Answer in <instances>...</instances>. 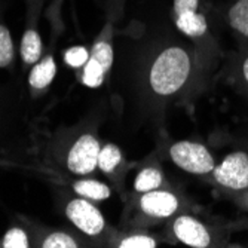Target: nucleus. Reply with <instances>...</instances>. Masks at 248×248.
<instances>
[{
    "label": "nucleus",
    "instance_id": "1",
    "mask_svg": "<svg viewBox=\"0 0 248 248\" xmlns=\"http://www.w3.org/2000/svg\"><path fill=\"white\" fill-rule=\"evenodd\" d=\"M193 72V51L182 43H170L156 54L150 64L149 88L157 97H174L189 85Z\"/></svg>",
    "mask_w": 248,
    "mask_h": 248
},
{
    "label": "nucleus",
    "instance_id": "2",
    "mask_svg": "<svg viewBox=\"0 0 248 248\" xmlns=\"http://www.w3.org/2000/svg\"><path fill=\"white\" fill-rule=\"evenodd\" d=\"M171 161L183 171L195 175L213 174L216 159L211 152L201 143L195 141H177L170 147Z\"/></svg>",
    "mask_w": 248,
    "mask_h": 248
},
{
    "label": "nucleus",
    "instance_id": "3",
    "mask_svg": "<svg viewBox=\"0 0 248 248\" xmlns=\"http://www.w3.org/2000/svg\"><path fill=\"white\" fill-rule=\"evenodd\" d=\"M214 182L226 190L244 192L248 189V153L236 150L226 155L216 164L213 171Z\"/></svg>",
    "mask_w": 248,
    "mask_h": 248
},
{
    "label": "nucleus",
    "instance_id": "4",
    "mask_svg": "<svg viewBox=\"0 0 248 248\" xmlns=\"http://www.w3.org/2000/svg\"><path fill=\"white\" fill-rule=\"evenodd\" d=\"M100 150V143L94 135H80L67 153V168L78 175L91 174L98 167Z\"/></svg>",
    "mask_w": 248,
    "mask_h": 248
},
{
    "label": "nucleus",
    "instance_id": "5",
    "mask_svg": "<svg viewBox=\"0 0 248 248\" xmlns=\"http://www.w3.org/2000/svg\"><path fill=\"white\" fill-rule=\"evenodd\" d=\"M174 24L180 33L193 40L202 49H213L211 33L207 16L196 9H183L174 12Z\"/></svg>",
    "mask_w": 248,
    "mask_h": 248
},
{
    "label": "nucleus",
    "instance_id": "6",
    "mask_svg": "<svg viewBox=\"0 0 248 248\" xmlns=\"http://www.w3.org/2000/svg\"><path fill=\"white\" fill-rule=\"evenodd\" d=\"M65 216L69 217V220L80 232L89 236H95L101 233L106 224L100 210L85 198H78L70 201L65 208Z\"/></svg>",
    "mask_w": 248,
    "mask_h": 248
},
{
    "label": "nucleus",
    "instance_id": "7",
    "mask_svg": "<svg viewBox=\"0 0 248 248\" xmlns=\"http://www.w3.org/2000/svg\"><path fill=\"white\" fill-rule=\"evenodd\" d=\"M172 233L182 244L193 248H207L214 242L211 231L201 220L183 214L178 216L172 223Z\"/></svg>",
    "mask_w": 248,
    "mask_h": 248
},
{
    "label": "nucleus",
    "instance_id": "8",
    "mask_svg": "<svg viewBox=\"0 0 248 248\" xmlns=\"http://www.w3.org/2000/svg\"><path fill=\"white\" fill-rule=\"evenodd\" d=\"M140 208L144 214L155 218H168L180 208V199L168 190H150L143 193L140 199Z\"/></svg>",
    "mask_w": 248,
    "mask_h": 248
},
{
    "label": "nucleus",
    "instance_id": "9",
    "mask_svg": "<svg viewBox=\"0 0 248 248\" xmlns=\"http://www.w3.org/2000/svg\"><path fill=\"white\" fill-rule=\"evenodd\" d=\"M226 19L232 31L248 42V0H235L228 9Z\"/></svg>",
    "mask_w": 248,
    "mask_h": 248
},
{
    "label": "nucleus",
    "instance_id": "10",
    "mask_svg": "<svg viewBox=\"0 0 248 248\" xmlns=\"http://www.w3.org/2000/svg\"><path fill=\"white\" fill-rule=\"evenodd\" d=\"M57 75V64L54 57H46L40 62L34 64L29 75V83L34 89H45L51 85Z\"/></svg>",
    "mask_w": 248,
    "mask_h": 248
},
{
    "label": "nucleus",
    "instance_id": "11",
    "mask_svg": "<svg viewBox=\"0 0 248 248\" xmlns=\"http://www.w3.org/2000/svg\"><path fill=\"white\" fill-rule=\"evenodd\" d=\"M42 55V37L34 29H29L21 39V57L26 64H36Z\"/></svg>",
    "mask_w": 248,
    "mask_h": 248
},
{
    "label": "nucleus",
    "instance_id": "12",
    "mask_svg": "<svg viewBox=\"0 0 248 248\" xmlns=\"http://www.w3.org/2000/svg\"><path fill=\"white\" fill-rule=\"evenodd\" d=\"M73 189L79 196L91 201H103L110 196L108 186L97 182V180H80V182L75 183Z\"/></svg>",
    "mask_w": 248,
    "mask_h": 248
},
{
    "label": "nucleus",
    "instance_id": "13",
    "mask_svg": "<svg viewBox=\"0 0 248 248\" xmlns=\"http://www.w3.org/2000/svg\"><path fill=\"white\" fill-rule=\"evenodd\" d=\"M162 182H164L162 172L157 168L147 167V168L141 170L139 172V175L135 177L134 189L137 190V192H140V193H146V192L157 189L162 185Z\"/></svg>",
    "mask_w": 248,
    "mask_h": 248
},
{
    "label": "nucleus",
    "instance_id": "14",
    "mask_svg": "<svg viewBox=\"0 0 248 248\" xmlns=\"http://www.w3.org/2000/svg\"><path fill=\"white\" fill-rule=\"evenodd\" d=\"M107 69L94 57L89 55V60L83 65L82 82L88 88H98L104 82V76L107 75Z\"/></svg>",
    "mask_w": 248,
    "mask_h": 248
},
{
    "label": "nucleus",
    "instance_id": "15",
    "mask_svg": "<svg viewBox=\"0 0 248 248\" xmlns=\"http://www.w3.org/2000/svg\"><path fill=\"white\" fill-rule=\"evenodd\" d=\"M121 149L115 144H106L98 153V168L103 172H111L121 164Z\"/></svg>",
    "mask_w": 248,
    "mask_h": 248
},
{
    "label": "nucleus",
    "instance_id": "16",
    "mask_svg": "<svg viewBox=\"0 0 248 248\" xmlns=\"http://www.w3.org/2000/svg\"><path fill=\"white\" fill-rule=\"evenodd\" d=\"M14 60V40L6 26L0 24V67H8Z\"/></svg>",
    "mask_w": 248,
    "mask_h": 248
},
{
    "label": "nucleus",
    "instance_id": "17",
    "mask_svg": "<svg viewBox=\"0 0 248 248\" xmlns=\"http://www.w3.org/2000/svg\"><path fill=\"white\" fill-rule=\"evenodd\" d=\"M119 248H155L157 242L153 236L149 235H131L118 242Z\"/></svg>",
    "mask_w": 248,
    "mask_h": 248
},
{
    "label": "nucleus",
    "instance_id": "18",
    "mask_svg": "<svg viewBox=\"0 0 248 248\" xmlns=\"http://www.w3.org/2000/svg\"><path fill=\"white\" fill-rule=\"evenodd\" d=\"M42 247L43 248H76L78 242L70 235H67L64 232H54L49 236L45 238Z\"/></svg>",
    "mask_w": 248,
    "mask_h": 248
},
{
    "label": "nucleus",
    "instance_id": "19",
    "mask_svg": "<svg viewBox=\"0 0 248 248\" xmlns=\"http://www.w3.org/2000/svg\"><path fill=\"white\" fill-rule=\"evenodd\" d=\"M2 247L3 248H27L29 247L27 233L19 228L9 229L2 241Z\"/></svg>",
    "mask_w": 248,
    "mask_h": 248
},
{
    "label": "nucleus",
    "instance_id": "20",
    "mask_svg": "<svg viewBox=\"0 0 248 248\" xmlns=\"http://www.w3.org/2000/svg\"><path fill=\"white\" fill-rule=\"evenodd\" d=\"M88 60H89V52L83 46H73L70 49H67L65 51V55H64L65 64L73 67V69H79V67H83Z\"/></svg>",
    "mask_w": 248,
    "mask_h": 248
},
{
    "label": "nucleus",
    "instance_id": "21",
    "mask_svg": "<svg viewBox=\"0 0 248 248\" xmlns=\"http://www.w3.org/2000/svg\"><path fill=\"white\" fill-rule=\"evenodd\" d=\"M239 75H241V79L242 82L247 85L248 88V55H245L239 64Z\"/></svg>",
    "mask_w": 248,
    "mask_h": 248
},
{
    "label": "nucleus",
    "instance_id": "22",
    "mask_svg": "<svg viewBox=\"0 0 248 248\" xmlns=\"http://www.w3.org/2000/svg\"><path fill=\"white\" fill-rule=\"evenodd\" d=\"M244 192H247V193H245V204L248 205V189H247V190H244Z\"/></svg>",
    "mask_w": 248,
    "mask_h": 248
}]
</instances>
